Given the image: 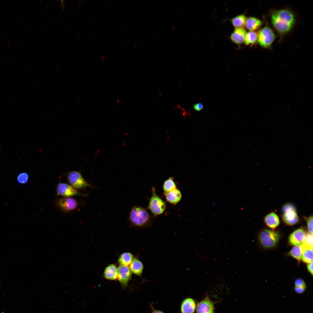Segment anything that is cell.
<instances>
[{
	"mask_svg": "<svg viewBox=\"0 0 313 313\" xmlns=\"http://www.w3.org/2000/svg\"><path fill=\"white\" fill-rule=\"evenodd\" d=\"M149 214L145 209L139 206L133 208L131 210L130 219L133 224L137 226L144 225L148 221Z\"/></svg>",
	"mask_w": 313,
	"mask_h": 313,
	"instance_id": "7a4b0ae2",
	"label": "cell"
},
{
	"mask_svg": "<svg viewBox=\"0 0 313 313\" xmlns=\"http://www.w3.org/2000/svg\"><path fill=\"white\" fill-rule=\"evenodd\" d=\"M163 189L164 194L169 192L176 189V184L172 178H170L164 182Z\"/></svg>",
	"mask_w": 313,
	"mask_h": 313,
	"instance_id": "d4e9b609",
	"label": "cell"
},
{
	"mask_svg": "<svg viewBox=\"0 0 313 313\" xmlns=\"http://www.w3.org/2000/svg\"><path fill=\"white\" fill-rule=\"evenodd\" d=\"M61 2H60V4L61 5V6L62 8L63 9H64L65 8V6L64 5L63 1H60Z\"/></svg>",
	"mask_w": 313,
	"mask_h": 313,
	"instance_id": "836d02e7",
	"label": "cell"
},
{
	"mask_svg": "<svg viewBox=\"0 0 313 313\" xmlns=\"http://www.w3.org/2000/svg\"><path fill=\"white\" fill-rule=\"evenodd\" d=\"M258 39V33L254 31L246 32L244 42L246 45H252L256 43Z\"/></svg>",
	"mask_w": 313,
	"mask_h": 313,
	"instance_id": "44dd1931",
	"label": "cell"
},
{
	"mask_svg": "<svg viewBox=\"0 0 313 313\" xmlns=\"http://www.w3.org/2000/svg\"><path fill=\"white\" fill-rule=\"evenodd\" d=\"M262 24L261 21L254 17H249L246 19L245 26L246 29L250 31H254L258 29Z\"/></svg>",
	"mask_w": 313,
	"mask_h": 313,
	"instance_id": "e0dca14e",
	"label": "cell"
},
{
	"mask_svg": "<svg viewBox=\"0 0 313 313\" xmlns=\"http://www.w3.org/2000/svg\"><path fill=\"white\" fill-rule=\"evenodd\" d=\"M275 39V35L273 31L268 26L264 27L258 33V42L260 46L263 48L269 47Z\"/></svg>",
	"mask_w": 313,
	"mask_h": 313,
	"instance_id": "277c9868",
	"label": "cell"
},
{
	"mask_svg": "<svg viewBox=\"0 0 313 313\" xmlns=\"http://www.w3.org/2000/svg\"><path fill=\"white\" fill-rule=\"evenodd\" d=\"M175 26H174L172 27V30H174L175 29Z\"/></svg>",
	"mask_w": 313,
	"mask_h": 313,
	"instance_id": "8d00e7d4",
	"label": "cell"
},
{
	"mask_svg": "<svg viewBox=\"0 0 313 313\" xmlns=\"http://www.w3.org/2000/svg\"><path fill=\"white\" fill-rule=\"evenodd\" d=\"M148 208L155 216L162 214L166 208L165 203L156 195L153 188H152V196L149 201Z\"/></svg>",
	"mask_w": 313,
	"mask_h": 313,
	"instance_id": "5b68a950",
	"label": "cell"
},
{
	"mask_svg": "<svg viewBox=\"0 0 313 313\" xmlns=\"http://www.w3.org/2000/svg\"><path fill=\"white\" fill-rule=\"evenodd\" d=\"M118 279L123 289L128 286V283L132 278V272L128 266L120 265L118 269Z\"/></svg>",
	"mask_w": 313,
	"mask_h": 313,
	"instance_id": "52a82bcc",
	"label": "cell"
},
{
	"mask_svg": "<svg viewBox=\"0 0 313 313\" xmlns=\"http://www.w3.org/2000/svg\"><path fill=\"white\" fill-rule=\"evenodd\" d=\"M307 268L308 271L312 274H313V262L308 263L307 265Z\"/></svg>",
	"mask_w": 313,
	"mask_h": 313,
	"instance_id": "d6a6232c",
	"label": "cell"
},
{
	"mask_svg": "<svg viewBox=\"0 0 313 313\" xmlns=\"http://www.w3.org/2000/svg\"><path fill=\"white\" fill-rule=\"evenodd\" d=\"M214 311L213 303L208 297L198 303L196 307L197 313H214Z\"/></svg>",
	"mask_w": 313,
	"mask_h": 313,
	"instance_id": "30bf717a",
	"label": "cell"
},
{
	"mask_svg": "<svg viewBox=\"0 0 313 313\" xmlns=\"http://www.w3.org/2000/svg\"><path fill=\"white\" fill-rule=\"evenodd\" d=\"M196 304L194 300L191 298L184 299L181 305L182 313H193L195 309Z\"/></svg>",
	"mask_w": 313,
	"mask_h": 313,
	"instance_id": "5bb4252c",
	"label": "cell"
},
{
	"mask_svg": "<svg viewBox=\"0 0 313 313\" xmlns=\"http://www.w3.org/2000/svg\"><path fill=\"white\" fill-rule=\"evenodd\" d=\"M143 268V265L141 262L136 258H133L130 265V269L131 272L135 275L141 276Z\"/></svg>",
	"mask_w": 313,
	"mask_h": 313,
	"instance_id": "d6986e66",
	"label": "cell"
},
{
	"mask_svg": "<svg viewBox=\"0 0 313 313\" xmlns=\"http://www.w3.org/2000/svg\"><path fill=\"white\" fill-rule=\"evenodd\" d=\"M152 313H164L163 312L159 310H155L152 312Z\"/></svg>",
	"mask_w": 313,
	"mask_h": 313,
	"instance_id": "e575fe53",
	"label": "cell"
},
{
	"mask_svg": "<svg viewBox=\"0 0 313 313\" xmlns=\"http://www.w3.org/2000/svg\"><path fill=\"white\" fill-rule=\"evenodd\" d=\"M246 33L243 28H236L231 35L230 39L234 43L240 45L244 42Z\"/></svg>",
	"mask_w": 313,
	"mask_h": 313,
	"instance_id": "7c38bea8",
	"label": "cell"
},
{
	"mask_svg": "<svg viewBox=\"0 0 313 313\" xmlns=\"http://www.w3.org/2000/svg\"><path fill=\"white\" fill-rule=\"evenodd\" d=\"M57 189L58 194L65 197H70L79 194L76 188L65 183H59Z\"/></svg>",
	"mask_w": 313,
	"mask_h": 313,
	"instance_id": "9c48e42d",
	"label": "cell"
},
{
	"mask_svg": "<svg viewBox=\"0 0 313 313\" xmlns=\"http://www.w3.org/2000/svg\"><path fill=\"white\" fill-rule=\"evenodd\" d=\"M282 218L284 222L290 225L296 224L299 221L296 210H290L284 213Z\"/></svg>",
	"mask_w": 313,
	"mask_h": 313,
	"instance_id": "4fadbf2b",
	"label": "cell"
},
{
	"mask_svg": "<svg viewBox=\"0 0 313 313\" xmlns=\"http://www.w3.org/2000/svg\"><path fill=\"white\" fill-rule=\"evenodd\" d=\"M180 14H181V15H183V14H184V12H183V11L182 10H181V11H180Z\"/></svg>",
	"mask_w": 313,
	"mask_h": 313,
	"instance_id": "d590c367",
	"label": "cell"
},
{
	"mask_svg": "<svg viewBox=\"0 0 313 313\" xmlns=\"http://www.w3.org/2000/svg\"><path fill=\"white\" fill-rule=\"evenodd\" d=\"M182 4V3H180V4H179L180 6H181Z\"/></svg>",
	"mask_w": 313,
	"mask_h": 313,
	"instance_id": "74e56055",
	"label": "cell"
},
{
	"mask_svg": "<svg viewBox=\"0 0 313 313\" xmlns=\"http://www.w3.org/2000/svg\"><path fill=\"white\" fill-rule=\"evenodd\" d=\"M282 210L283 213L290 210H296L294 206L290 203H287L285 204L283 206Z\"/></svg>",
	"mask_w": 313,
	"mask_h": 313,
	"instance_id": "f1b7e54d",
	"label": "cell"
},
{
	"mask_svg": "<svg viewBox=\"0 0 313 313\" xmlns=\"http://www.w3.org/2000/svg\"><path fill=\"white\" fill-rule=\"evenodd\" d=\"M193 108L196 111L199 112L203 108V106L201 102L194 104L193 105Z\"/></svg>",
	"mask_w": 313,
	"mask_h": 313,
	"instance_id": "4dcf8cb0",
	"label": "cell"
},
{
	"mask_svg": "<svg viewBox=\"0 0 313 313\" xmlns=\"http://www.w3.org/2000/svg\"><path fill=\"white\" fill-rule=\"evenodd\" d=\"M279 235L277 232L265 229L261 232L259 236L260 242L265 248H271L274 247L278 243Z\"/></svg>",
	"mask_w": 313,
	"mask_h": 313,
	"instance_id": "3957f363",
	"label": "cell"
},
{
	"mask_svg": "<svg viewBox=\"0 0 313 313\" xmlns=\"http://www.w3.org/2000/svg\"><path fill=\"white\" fill-rule=\"evenodd\" d=\"M167 201L173 204H176L181 200V194L180 191L176 188L164 194Z\"/></svg>",
	"mask_w": 313,
	"mask_h": 313,
	"instance_id": "ac0fdd59",
	"label": "cell"
},
{
	"mask_svg": "<svg viewBox=\"0 0 313 313\" xmlns=\"http://www.w3.org/2000/svg\"><path fill=\"white\" fill-rule=\"evenodd\" d=\"M306 234L302 228L296 230L289 236V241L290 243L295 246L301 245L305 240Z\"/></svg>",
	"mask_w": 313,
	"mask_h": 313,
	"instance_id": "ba28073f",
	"label": "cell"
},
{
	"mask_svg": "<svg viewBox=\"0 0 313 313\" xmlns=\"http://www.w3.org/2000/svg\"><path fill=\"white\" fill-rule=\"evenodd\" d=\"M295 287L306 288V286L304 281L301 279H298L295 281Z\"/></svg>",
	"mask_w": 313,
	"mask_h": 313,
	"instance_id": "f546056e",
	"label": "cell"
},
{
	"mask_svg": "<svg viewBox=\"0 0 313 313\" xmlns=\"http://www.w3.org/2000/svg\"><path fill=\"white\" fill-rule=\"evenodd\" d=\"M272 24L281 34L289 32L293 27L295 19L294 14L289 10H279L274 12L271 15Z\"/></svg>",
	"mask_w": 313,
	"mask_h": 313,
	"instance_id": "6da1fadb",
	"label": "cell"
},
{
	"mask_svg": "<svg viewBox=\"0 0 313 313\" xmlns=\"http://www.w3.org/2000/svg\"><path fill=\"white\" fill-rule=\"evenodd\" d=\"M313 235L312 234L307 233L306 234L305 240L301 245L302 248H313Z\"/></svg>",
	"mask_w": 313,
	"mask_h": 313,
	"instance_id": "484cf974",
	"label": "cell"
},
{
	"mask_svg": "<svg viewBox=\"0 0 313 313\" xmlns=\"http://www.w3.org/2000/svg\"><path fill=\"white\" fill-rule=\"evenodd\" d=\"M68 179L72 186L75 188L83 189L90 186L81 174L78 171H73L69 172L68 175Z\"/></svg>",
	"mask_w": 313,
	"mask_h": 313,
	"instance_id": "8992f818",
	"label": "cell"
},
{
	"mask_svg": "<svg viewBox=\"0 0 313 313\" xmlns=\"http://www.w3.org/2000/svg\"><path fill=\"white\" fill-rule=\"evenodd\" d=\"M246 18L243 14L238 15L231 20L232 26L236 28H243L245 25Z\"/></svg>",
	"mask_w": 313,
	"mask_h": 313,
	"instance_id": "ffe728a7",
	"label": "cell"
},
{
	"mask_svg": "<svg viewBox=\"0 0 313 313\" xmlns=\"http://www.w3.org/2000/svg\"><path fill=\"white\" fill-rule=\"evenodd\" d=\"M59 205L63 210L68 211L75 208L77 206L76 201L73 198L66 197L60 199L58 201Z\"/></svg>",
	"mask_w": 313,
	"mask_h": 313,
	"instance_id": "8fae6325",
	"label": "cell"
},
{
	"mask_svg": "<svg viewBox=\"0 0 313 313\" xmlns=\"http://www.w3.org/2000/svg\"><path fill=\"white\" fill-rule=\"evenodd\" d=\"M29 180L28 174L23 172L19 174L17 176V180L18 183L20 184H24L27 183Z\"/></svg>",
	"mask_w": 313,
	"mask_h": 313,
	"instance_id": "4316f807",
	"label": "cell"
},
{
	"mask_svg": "<svg viewBox=\"0 0 313 313\" xmlns=\"http://www.w3.org/2000/svg\"><path fill=\"white\" fill-rule=\"evenodd\" d=\"M264 221L266 225L272 229L276 228L280 223L278 216L273 212L268 214L265 217Z\"/></svg>",
	"mask_w": 313,
	"mask_h": 313,
	"instance_id": "9a60e30c",
	"label": "cell"
},
{
	"mask_svg": "<svg viewBox=\"0 0 313 313\" xmlns=\"http://www.w3.org/2000/svg\"><path fill=\"white\" fill-rule=\"evenodd\" d=\"M302 254L301 259L303 261L309 263L313 262V248H302Z\"/></svg>",
	"mask_w": 313,
	"mask_h": 313,
	"instance_id": "603a6c76",
	"label": "cell"
},
{
	"mask_svg": "<svg viewBox=\"0 0 313 313\" xmlns=\"http://www.w3.org/2000/svg\"><path fill=\"white\" fill-rule=\"evenodd\" d=\"M157 34L155 36V37L156 38L157 37Z\"/></svg>",
	"mask_w": 313,
	"mask_h": 313,
	"instance_id": "f35d334b",
	"label": "cell"
},
{
	"mask_svg": "<svg viewBox=\"0 0 313 313\" xmlns=\"http://www.w3.org/2000/svg\"><path fill=\"white\" fill-rule=\"evenodd\" d=\"M302 248L301 245L294 246L289 252L288 254L299 261L301 259Z\"/></svg>",
	"mask_w": 313,
	"mask_h": 313,
	"instance_id": "cb8c5ba5",
	"label": "cell"
},
{
	"mask_svg": "<svg viewBox=\"0 0 313 313\" xmlns=\"http://www.w3.org/2000/svg\"><path fill=\"white\" fill-rule=\"evenodd\" d=\"M133 259V256L131 253L124 252L120 255L118 262L121 265L128 266L130 265Z\"/></svg>",
	"mask_w": 313,
	"mask_h": 313,
	"instance_id": "7402d4cb",
	"label": "cell"
},
{
	"mask_svg": "<svg viewBox=\"0 0 313 313\" xmlns=\"http://www.w3.org/2000/svg\"><path fill=\"white\" fill-rule=\"evenodd\" d=\"M103 276L106 279L116 280L118 276V270L116 266L114 264H111L107 266L104 270Z\"/></svg>",
	"mask_w": 313,
	"mask_h": 313,
	"instance_id": "2e32d148",
	"label": "cell"
},
{
	"mask_svg": "<svg viewBox=\"0 0 313 313\" xmlns=\"http://www.w3.org/2000/svg\"><path fill=\"white\" fill-rule=\"evenodd\" d=\"M306 288L299 287H294V290L295 291L299 294H302L304 292Z\"/></svg>",
	"mask_w": 313,
	"mask_h": 313,
	"instance_id": "1f68e13d",
	"label": "cell"
},
{
	"mask_svg": "<svg viewBox=\"0 0 313 313\" xmlns=\"http://www.w3.org/2000/svg\"><path fill=\"white\" fill-rule=\"evenodd\" d=\"M307 228L309 232L313 234V216H310L306 219Z\"/></svg>",
	"mask_w": 313,
	"mask_h": 313,
	"instance_id": "83f0119b",
	"label": "cell"
},
{
	"mask_svg": "<svg viewBox=\"0 0 313 313\" xmlns=\"http://www.w3.org/2000/svg\"></svg>",
	"mask_w": 313,
	"mask_h": 313,
	"instance_id": "ab89813d",
	"label": "cell"
}]
</instances>
